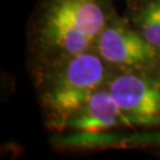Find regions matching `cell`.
<instances>
[{"mask_svg":"<svg viewBox=\"0 0 160 160\" xmlns=\"http://www.w3.org/2000/svg\"><path fill=\"white\" fill-rule=\"evenodd\" d=\"M116 13L113 0H37L25 38L30 76L92 50Z\"/></svg>","mask_w":160,"mask_h":160,"instance_id":"obj_1","label":"cell"},{"mask_svg":"<svg viewBox=\"0 0 160 160\" xmlns=\"http://www.w3.org/2000/svg\"><path fill=\"white\" fill-rule=\"evenodd\" d=\"M157 155H159V157H160V151H158V152H157Z\"/></svg>","mask_w":160,"mask_h":160,"instance_id":"obj_7","label":"cell"},{"mask_svg":"<svg viewBox=\"0 0 160 160\" xmlns=\"http://www.w3.org/2000/svg\"><path fill=\"white\" fill-rule=\"evenodd\" d=\"M125 18L160 52V0H126Z\"/></svg>","mask_w":160,"mask_h":160,"instance_id":"obj_6","label":"cell"},{"mask_svg":"<svg viewBox=\"0 0 160 160\" xmlns=\"http://www.w3.org/2000/svg\"><path fill=\"white\" fill-rule=\"evenodd\" d=\"M133 131L129 120L120 108L107 84L98 88L78 110V113L68 121L64 131Z\"/></svg>","mask_w":160,"mask_h":160,"instance_id":"obj_5","label":"cell"},{"mask_svg":"<svg viewBox=\"0 0 160 160\" xmlns=\"http://www.w3.org/2000/svg\"><path fill=\"white\" fill-rule=\"evenodd\" d=\"M94 50L113 72L160 68V52L119 13L98 34Z\"/></svg>","mask_w":160,"mask_h":160,"instance_id":"obj_4","label":"cell"},{"mask_svg":"<svg viewBox=\"0 0 160 160\" xmlns=\"http://www.w3.org/2000/svg\"><path fill=\"white\" fill-rule=\"evenodd\" d=\"M113 71L95 50H88L53 64L31 76L43 122L48 131H64Z\"/></svg>","mask_w":160,"mask_h":160,"instance_id":"obj_2","label":"cell"},{"mask_svg":"<svg viewBox=\"0 0 160 160\" xmlns=\"http://www.w3.org/2000/svg\"><path fill=\"white\" fill-rule=\"evenodd\" d=\"M107 87L133 131L160 129V68L113 72Z\"/></svg>","mask_w":160,"mask_h":160,"instance_id":"obj_3","label":"cell"}]
</instances>
